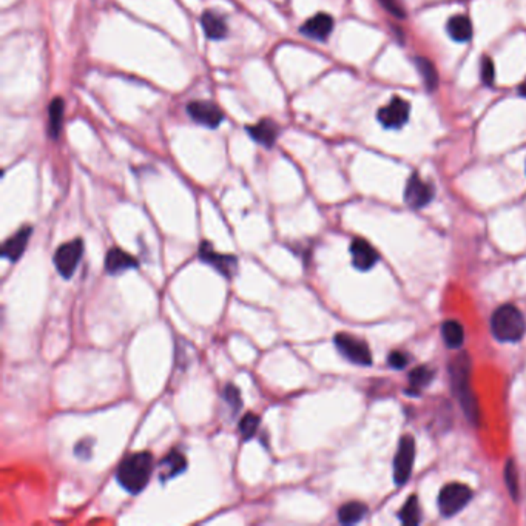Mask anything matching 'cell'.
Masks as SVG:
<instances>
[{"label": "cell", "instance_id": "obj_1", "mask_svg": "<svg viewBox=\"0 0 526 526\" xmlns=\"http://www.w3.org/2000/svg\"><path fill=\"white\" fill-rule=\"evenodd\" d=\"M153 469H155V458L150 451L135 452L122 460L116 479L130 494H140L149 485Z\"/></svg>", "mask_w": 526, "mask_h": 526}, {"label": "cell", "instance_id": "obj_2", "mask_svg": "<svg viewBox=\"0 0 526 526\" xmlns=\"http://www.w3.org/2000/svg\"><path fill=\"white\" fill-rule=\"evenodd\" d=\"M451 372V382L452 387H454L456 396L462 405L466 417L469 419L471 423L477 425L479 423V406L477 398L471 391L469 375H471V360L466 354L458 355L449 366Z\"/></svg>", "mask_w": 526, "mask_h": 526}, {"label": "cell", "instance_id": "obj_3", "mask_svg": "<svg viewBox=\"0 0 526 526\" xmlns=\"http://www.w3.org/2000/svg\"><path fill=\"white\" fill-rule=\"evenodd\" d=\"M491 331L494 337L502 343H516L522 340L526 331L523 313L513 304H505L494 312L491 318Z\"/></svg>", "mask_w": 526, "mask_h": 526}, {"label": "cell", "instance_id": "obj_4", "mask_svg": "<svg viewBox=\"0 0 526 526\" xmlns=\"http://www.w3.org/2000/svg\"><path fill=\"white\" fill-rule=\"evenodd\" d=\"M472 499V491L463 483H449L443 486L438 494V509L443 517H452L460 513L469 500Z\"/></svg>", "mask_w": 526, "mask_h": 526}, {"label": "cell", "instance_id": "obj_5", "mask_svg": "<svg viewBox=\"0 0 526 526\" xmlns=\"http://www.w3.org/2000/svg\"><path fill=\"white\" fill-rule=\"evenodd\" d=\"M333 341L338 352L350 363L358 364V366H370L372 364V354L366 341L345 332L335 335Z\"/></svg>", "mask_w": 526, "mask_h": 526}, {"label": "cell", "instance_id": "obj_6", "mask_svg": "<svg viewBox=\"0 0 526 526\" xmlns=\"http://www.w3.org/2000/svg\"><path fill=\"white\" fill-rule=\"evenodd\" d=\"M84 253V243L82 239H71L68 243L62 244L54 253V266L65 280H70L73 273L76 272L80 260Z\"/></svg>", "mask_w": 526, "mask_h": 526}, {"label": "cell", "instance_id": "obj_7", "mask_svg": "<svg viewBox=\"0 0 526 526\" xmlns=\"http://www.w3.org/2000/svg\"><path fill=\"white\" fill-rule=\"evenodd\" d=\"M415 460V440L412 435H403L398 442V449L393 460V480L397 485H405L412 474Z\"/></svg>", "mask_w": 526, "mask_h": 526}, {"label": "cell", "instance_id": "obj_8", "mask_svg": "<svg viewBox=\"0 0 526 526\" xmlns=\"http://www.w3.org/2000/svg\"><path fill=\"white\" fill-rule=\"evenodd\" d=\"M435 190L434 186L429 182L423 181L417 173H412L409 178L406 190H405V201L411 209H423L434 200Z\"/></svg>", "mask_w": 526, "mask_h": 526}, {"label": "cell", "instance_id": "obj_9", "mask_svg": "<svg viewBox=\"0 0 526 526\" xmlns=\"http://www.w3.org/2000/svg\"><path fill=\"white\" fill-rule=\"evenodd\" d=\"M409 113H411V105H409V102L401 98H393L389 104L378 110L377 118L383 127L397 130L403 127L407 122Z\"/></svg>", "mask_w": 526, "mask_h": 526}, {"label": "cell", "instance_id": "obj_10", "mask_svg": "<svg viewBox=\"0 0 526 526\" xmlns=\"http://www.w3.org/2000/svg\"><path fill=\"white\" fill-rule=\"evenodd\" d=\"M200 258L210 264L219 273L224 275L225 278H233L238 269V260L233 255H225L216 252L213 246L209 241H204L200 247Z\"/></svg>", "mask_w": 526, "mask_h": 526}, {"label": "cell", "instance_id": "obj_11", "mask_svg": "<svg viewBox=\"0 0 526 526\" xmlns=\"http://www.w3.org/2000/svg\"><path fill=\"white\" fill-rule=\"evenodd\" d=\"M187 113L195 122L204 127L216 128L223 122L224 114L213 102L207 100H193L187 105Z\"/></svg>", "mask_w": 526, "mask_h": 526}, {"label": "cell", "instance_id": "obj_12", "mask_svg": "<svg viewBox=\"0 0 526 526\" xmlns=\"http://www.w3.org/2000/svg\"><path fill=\"white\" fill-rule=\"evenodd\" d=\"M350 255H352V264L356 270L366 272L377 264L378 253L366 239L355 238L350 244Z\"/></svg>", "mask_w": 526, "mask_h": 526}, {"label": "cell", "instance_id": "obj_13", "mask_svg": "<svg viewBox=\"0 0 526 526\" xmlns=\"http://www.w3.org/2000/svg\"><path fill=\"white\" fill-rule=\"evenodd\" d=\"M333 30V19L326 13H318L306 20L301 27V33L306 38L313 40H326Z\"/></svg>", "mask_w": 526, "mask_h": 526}, {"label": "cell", "instance_id": "obj_14", "mask_svg": "<svg viewBox=\"0 0 526 526\" xmlns=\"http://www.w3.org/2000/svg\"><path fill=\"white\" fill-rule=\"evenodd\" d=\"M31 233H33L31 225H24V227L19 229L13 236H10L5 241V244L2 247V257L10 261H17L22 255H24Z\"/></svg>", "mask_w": 526, "mask_h": 526}, {"label": "cell", "instance_id": "obj_15", "mask_svg": "<svg viewBox=\"0 0 526 526\" xmlns=\"http://www.w3.org/2000/svg\"><path fill=\"white\" fill-rule=\"evenodd\" d=\"M136 267H137L136 258L131 257L130 253L123 252L122 248L113 247L108 250L105 257V269L108 273L119 275L122 272H127V270L136 269Z\"/></svg>", "mask_w": 526, "mask_h": 526}, {"label": "cell", "instance_id": "obj_16", "mask_svg": "<svg viewBox=\"0 0 526 526\" xmlns=\"http://www.w3.org/2000/svg\"><path fill=\"white\" fill-rule=\"evenodd\" d=\"M278 126L270 119H262L255 123V126L247 127V133L252 136V140L264 145L266 149L273 147L276 137H278Z\"/></svg>", "mask_w": 526, "mask_h": 526}, {"label": "cell", "instance_id": "obj_17", "mask_svg": "<svg viewBox=\"0 0 526 526\" xmlns=\"http://www.w3.org/2000/svg\"><path fill=\"white\" fill-rule=\"evenodd\" d=\"M202 30L210 40H221L229 33L227 24L223 16H219L215 11H204L201 16Z\"/></svg>", "mask_w": 526, "mask_h": 526}, {"label": "cell", "instance_id": "obj_18", "mask_svg": "<svg viewBox=\"0 0 526 526\" xmlns=\"http://www.w3.org/2000/svg\"><path fill=\"white\" fill-rule=\"evenodd\" d=\"M160 479L163 480H169L179 476L186 471L187 467V458L181 454L179 451H170L163 460H160Z\"/></svg>", "mask_w": 526, "mask_h": 526}, {"label": "cell", "instance_id": "obj_19", "mask_svg": "<svg viewBox=\"0 0 526 526\" xmlns=\"http://www.w3.org/2000/svg\"><path fill=\"white\" fill-rule=\"evenodd\" d=\"M446 30L449 38L456 42H467L471 40L474 30H472V24L471 19L463 16V14H457V16L451 17L448 20Z\"/></svg>", "mask_w": 526, "mask_h": 526}, {"label": "cell", "instance_id": "obj_20", "mask_svg": "<svg viewBox=\"0 0 526 526\" xmlns=\"http://www.w3.org/2000/svg\"><path fill=\"white\" fill-rule=\"evenodd\" d=\"M368 514V506L361 502H349L345 503L338 509V520L343 525H354L363 520L364 516Z\"/></svg>", "mask_w": 526, "mask_h": 526}, {"label": "cell", "instance_id": "obj_21", "mask_svg": "<svg viewBox=\"0 0 526 526\" xmlns=\"http://www.w3.org/2000/svg\"><path fill=\"white\" fill-rule=\"evenodd\" d=\"M442 337L446 343V346L451 349H458L465 341V331L463 326L456 320L444 321L442 326Z\"/></svg>", "mask_w": 526, "mask_h": 526}, {"label": "cell", "instance_id": "obj_22", "mask_svg": "<svg viewBox=\"0 0 526 526\" xmlns=\"http://www.w3.org/2000/svg\"><path fill=\"white\" fill-rule=\"evenodd\" d=\"M63 110H65V102L61 98H56L48 107V126H50L48 128L53 140H57V136H59L61 133L62 122H63Z\"/></svg>", "mask_w": 526, "mask_h": 526}, {"label": "cell", "instance_id": "obj_23", "mask_svg": "<svg viewBox=\"0 0 526 526\" xmlns=\"http://www.w3.org/2000/svg\"><path fill=\"white\" fill-rule=\"evenodd\" d=\"M434 380V370L428 366H419L415 368L411 374H409V392L417 393L426 387Z\"/></svg>", "mask_w": 526, "mask_h": 526}, {"label": "cell", "instance_id": "obj_24", "mask_svg": "<svg viewBox=\"0 0 526 526\" xmlns=\"http://www.w3.org/2000/svg\"><path fill=\"white\" fill-rule=\"evenodd\" d=\"M415 65H417V70L420 73L423 82L426 85V89L429 91H433L438 84V75L433 62L426 59V57H417V59H415Z\"/></svg>", "mask_w": 526, "mask_h": 526}, {"label": "cell", "instance_id": "obj_25", "mask_svg": "<svg viewBox=\"0 0 526 526\" xmlns=\"http://www.w3.org/2000/svg\"><path fill=\"white\" fill-rule=\"evenodd\" d=\"M398 518L401 523L409 525V526H415L420 523V506H419V500L415 495H411L405 503V506L400 509Z\"/></svg>", "mask_w": 526, "mask_h": 526}, {"label": "cell", "instance_id": "obj_26", "mask_svg": "<svg viewBox=\"0 0 526 526\" xmlns=\"http://www.w3.org/2000/svg\"><path fill=\"white\" fill-rule=\"evenodd\" d=\"M260 423H261V419L257 414L248 412L247 415H244V419L239 421V433L241 435H243L244 440H250V438L257 434Z\"/></svg>", "mask_w": 526, "mask_h": 526}, {"label": "cell", "instance_id": "obj_27", "mask_svg": "<svg viewBox=\"0 0 526 526\" xmlns=\"http://www.w3.org/2000/svg\"><path fill=\"white\" fill-rule=\"evenodd\" d=\"M223 397L225 403H227L235 412H238L241 406H243V398H241V393L236 386H233V384L225 386L223 391Z\"/></svg>", "mask_w": 526, "mask_h": 526}, {"label": "cell", "instance_id": "obj_28", "mask_svg": "<svg viewBox=\"0 0 526 526\" xmlns=\"http://www.w3.org/2000/svg\"><path fill=\"white\" fill-rule=\"evenodd\" d=\"M505 480H506V485H508V489H509V494L511 497H513L514 500L518 499V479H517V469H516V465L514 462H508L506 465V469H505Z\"/></svg>", "mask_w": 526, "mask_h": 526}, {"label": "cell", "instance_id": "obj_29", "mask_svg": "<svg viewBox=\"0 0 526 526\" xmlns=\"http://www.w3.org/2000/svg\"><path fill=\"white\" fill-rule=\"evenodd\" d=\"M494 63L491 61V57H483L481 61V80H483L485 85H493L494 82Z\"/></svg>", "mask_w": 526, "mask_h": 526}, {"label": "cell", "instance_id": "obj_30", "mask_svg": "<svg viewBox=\"0 0 526 526\" xmlns=\"http://www.w3.org/2000/svg\"><path fill=\"white\" fill-rule=\"evenodd\" d=\"M387 363H389V366L392 369H403L407 366L409 356L405 352H398V350H396V352H392L389 356H387Z\"/></svg>", "mask_w": 526, "mask_h": 526}, {"label": "cell", "instance_id": "obj_31", "mask_svg": "<svg viewBox=\"0 0 526 526\" xmlns=\"http://www.w3.org/2000/svg\"><path fill=\"white\" fill-rule=\"evenodd\" d=\"M380 3H382L387 11L392 13L393 16L405 17V10L400 0H380Z\"/></svg>", "mask_w": 526, "mask_h": 526}, {"label": "cell", "instance_id": "obj_32", "mask_svg": "<svg viewBox=\"0 0 526 526\" xmlns=\"http://www.w3.org/2000/svg\"><path fill=\"white\" fill-rule=\"evenodd\" d=\"M518 93H520L523 98H526V79L523 80V84L520 87H518Z\"/></svg>", "mask_w": 526, "mask_h": 526}]
</instances>
